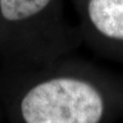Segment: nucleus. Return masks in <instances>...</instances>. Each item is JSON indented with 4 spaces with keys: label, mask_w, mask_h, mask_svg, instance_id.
Instances as JSON below:
<instances>
[{
    "label": "nucleus",
    "mask_w": 123,
    "mask_h": 123,
    "mask_svg": "<svg viewBox=\"0 0 123 123\" xmlns=\"http://www.w3.org/2000/svg\"><path fill=\"white\" fill-rule=\"evenodd\" d=\"M15 123H121L123 75L75 55L15 70Z\"/></svg>",
    "instance_id": "obj_1"
},
{
    "label": "nucleus",
    "mask_w": 123,
    "mask_h": 123,
    "mask_svg": "<svg viewBox=\"0 0 123 123\" xmlns=\"http://www.w3.org/2000/svg\"><path fill=\"white\" fill-rule=\"evenodd\" d=\"M0 36L14 70L35 68L75 55L82 45L65 0H0Z\"/></svg>",
    "instance_id": "obj_2"
},
{
    "label": "nucleus",
    "mask_w": 123,
    "mask_h": 123,
    "mask_svg": "<svg viewBox=\"0 0 123 123\" xmlns=\"http://www.w3.org/2000/svg\"><path fill=\"white\" fill-rule=\"evenodd\" d=\"M82 45L123 66V0H71Z\"/></svg>",
    "instance_id": "obj_3"
}]
</instances>
